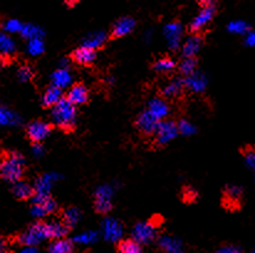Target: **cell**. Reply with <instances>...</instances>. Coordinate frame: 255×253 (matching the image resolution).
Returning a JSON list of instances; mask_svg holds the SVG:
<instances>
[{
	"mask_svg": "<svg viewBox=\"0 0 255 253\" xmlns=\"http://www.w3.org/2000/svg\"><path fill=\"white\" fill-rule=\"evenodd\" d=\"M26 171L25 158L16 150L0 149V179L9 183L22 180Z\"/></svg>",
	"mask_w": 255,
	"mask_h": 253,
	"instance_id": "6da1fadb",
	"label": "cell"
},
{
	"mask_svg": "<svg viewBox=\"0 0 255 253\" xmlns=\"http://www.w3.org/2000/svg\"><path fill=\"white\" fill-rule=\"evenodd\" d=\"M45 240H48V230L47 221L45 220H36L31 225L27 226L26 230L12 236L7 237L10 246H20V247H34L41 244Z\"/></svg>",
	"mask_w": 255,
	"mask_h": 253,
	"instance_id": "7a4b0ae2",
	"label": "cell"
},
{
	"mask_svg": "<svg viewBox=\"0 0 255 253\" xmlns=\"http://www.w3.org/2000/svg\"><path fill=\"white\" fill-rule=\"evenodd\" d=\"M53 126L57 127L65 133H72L76 129V116L77 109L65 97L61 98L56 106L52 107Z\"/></svg>",
	"mask_w": 255,
	"mask_h": 253,
	"instance_id": "3957f363",
	"label": "cell"
},
{
	"mask_svg": "<svg viewBox=\"0 0 255 253\" xmlns=\"http://www.w3.org/2000/svg\"><path fill=\"white\" fill-rule=\"evenodd\" d=\"M178 134V128L177 123L173 121H161L160 122L159 127H157L156 133L152 138V148L159 149V148L165 147L170 140H172L176 135Z\"/></svg>",
	"mask_w": 255,
	"mask_h": 253,
	"instance_id": "277c9868",
	"label": "cell"
},
{
	"mask_svg": "<svg viewBox=\"0 0 255 253\" xmlns=\"http://www.w3.org/2000/svg\"><path fill=\"white\" fill-rule=\"evenodd\" d=\"M160 119H157L150 111H144L137 116L134 126L139 132V134L144 138H152L156 133L157 127L160 124Z\"/></svg>",
	"mask_w": 255,
	"mask_h": 253,
	"instance_id": "5b68a950",
	"label": "cell"
},
{
	"mask_svg": "<svg viewBox=\"0 0 255 253\" xmlns=\"http://www.w3.org/2000/svg\"><path fill=\"white\" fill-rule=\"evenodd\" d=\"M34 205L31 212L36 217H45L57 211V204L48 193H36L32 198Z\"/></svg>",
	"mask_w": 255,
	"mask_h": 253,
	"instance_id": "8992f818",
	"label": "cell"
},
{
	"mask_svg": "<svg viewBox=\"0 0 255 253\" xmlns=\"http://www.w3.org/2000/svg\"><path fill=\"white\" fill-rule=\"evenodd\" d=\"M53 128H55V126L52 123H47V122L36 119V121L27 124V127L25 128V135L32 144H39L50 135Z\"/></svg>",
	"mask_w": 255,
	"mask_h": 253,
	"instance_id": "52a82bcc",
	"label": "cell"
},
{
	"mask_svg": "<svg viewBox=\"0 0 255 253\" xmlns=\"http://www.w3.org/2000/svg\"><path fill=\"white\" fill-rule=\"evenodd\" d=\"M214 15H216V6L210 5V6H205L201 9L200 14L193 19V21L188 25L187 31L191 35H197L205 30V27L210 24L213 20Z\"/></svg>",
	"mask_w": 255,
	"mask_h": 253,
	"instance_id": "ba28073f",
	"label": "cell"
},
{
	"mask_svg": "<svg viewBox=\"0 0 255 253\" xmlns=\"http://www.w3.org/2000/svg\"><path fill=\"white\" fill-rule=\"evenodd\" d=\"M242 201H243V190L238 186H226L223 190L222 205L224 209L231 211L241 210Z\"/></svg>",
	"mask_w": 255,
	"mask_h": 253,
	"instance_id": "9c48e42d",
	"label": "cell"
},
{
	"mask_svg": "<svg viewBox=\"0 0 255 253\" xmlns=\"http://www.w3.org/2000/svg\"><path fill=\"white\" fill-rule=\"evenodd\" d=\"M135 27V20L132 17L124 16L121 17V19L117 20L113 25H112L111 32H109L108 40H117L121 39V37L127 36L128 34L134 30Z\"/></svg>",
	"mask_w": 255,
	"mask_h": 253,
	"instance_id": "30bf717a",
	"label": "cell"
},
{
	"mask_svg": "<svg viewBox=\"0 0 255 253\" xmlns=\"http://www.w3.org/2000/svg\"><path fill=\"white\" fill-rule=\"evenodd\" d=\"M70 58L72 60V62L77 63V65L83 66V67H91L97 58V51L94 48L82 46V47L73 50L70 53Z\"/></svg>",
	"mask_w": 255,
	"mask_h": 253,
	"instance_id": "8fae6325",
	"label": "cell"
},
{
	"mask_svg": "<svg viewBox=\"0 0 255 253\" xmlns=\"http://www.w3.org/2000/svg\"><path fill=\"white\" fill-rule=\"evenodd\" d=\"M65 98L73 106H83L89 102L88 88L83 83L77 82L70 87L68 92L66 93Z\"/></svg>",
	"mask_w": 255,
	"mask_h": 253,
	"instance_id": "7c38bea8",
	"label": "cell"
},
{
	"mask_svg": "<svg viewBox=\"0 0 255 253\" xmlns=\"http://www.w3.org/2000/svg\"><path fill=\"white\" fill-rule=\"evenodd\" d=\"M156 235V227L152 226L149 221L145 224H137L134 229L132 239L139 244H149L155 239Z\"/></svg>",
	"mask_w": 255,
	"mask_h": 253,
	"instance_id": "4fadbf2b",
	"label": "cell"
},
{
	"mask_svg": "<svg viewBox=\"0 0 255 253\" xmlns=\"http://www.w3.org/2000/svg\"><path fill=\"white\" fill-rule=\"evenodd\" d=\"M11 193L14 195V198L19 201H27L30 199L34 198V195L36 194L34 186L31 184H29L27 181L19 180L16 183H12Z\"/></svg>",
	"mask_w": 255,
	"mask_h": 253,
	"instance_id": "5bb4252c",
	"label": "cell"
},
{
	"mask_svg": "<svg viewBox=\"0 0 255 253\" xmlns=\"http://www.w3.org/2000/svg\"><path fill=\"white\" fill-rule=\"evenodd\" d=\"M47 230H48V240H56V239H63V237H67V235L70 234L72 227L68 226L67 224L57 219L52 220V221H47Z\"/></svg>",
	"mask_w": 255,
	"mask_h": 253,
	"instance_id": "9a60e30c",
	"label": "cell"
},
{
	"mask_svg": "<svg viewBox=\"0 0 255 253\" xmlns=\"http://www.w3.org/2000/svg\"><path fill=\"white\" fill-rule=\"evenodd\" d=\"M62 97H63L62 88H60V87L52 84V86L47 87L45 91V93H43L42 103H41L42 107L46 109L52 108L53 106H56V104L61 101V98H62Z\"/></svg>",
	"mask_w": 255,
	"mask_h": 253,
	"instance_id": "2e32d148",
	"label": "cell"
},
{
	"mask_svg": "<svg viewBox=\"0 0 255 253\" xmlns=\"http://www.w3.org/2000/svg\"><path fill=\"white\" fill-rule=\"evenodd\" d=\"M94 211L99 215H107L113 208V204L111 201V196L106 190H99L96 194L94 199Z\"/></svg>",
	"mask_w": 255,
	"mask_h": 253,
	"instance_id": "e0dca14e",
	"label": "cell"
},
{
	"mask_svg": "<svg viewBox=\"0 0 255 253\" xmlns=\"http://www.w3.org/2000/svg\"><path fill=\"white\" fill-rule=\"evenodd\" d=\"M75 242L70 239H56L48 245V253H75Z\"/></svg>",
	"mask_w": 255,
	"mask_h": 253,
	"instance_id": "ac0fdd59",
	"label": "cell"
},
{
	"mask_svg": "<svg viewBox=\"0 0 255 253\" xmlns=\"http://www.w3.org/2000/svg\"><path fill=\"white\" fill-rule=\"evenodd\" d=\"M203 43V36L201 34L191 35L190 39L187 40L182 46V56L183 57H191L196 56L198 50H201Z\"/></svg>",
	"mask_w": 255,
	"mask_h": 253,
	"instance_id": "d6986e66",
	"label": "cell"
},
{
	"mask_svg": "<svg viewBox=\"0 0 255 253\" xmlns=\"http://www.w3.org/2000/svg\"><path fill=\"white\" fill-rule=\"evenodd\" d=\"M116 251L117 253H144L141 245L132 237L119 240L116 245Z\"/></svg>",
	"mask_w": 255,
	"mask_h": 253,
	"instance_id": "ffe728a7",
	"label": "cell"
},
{
	"mask_svg": "<svg viewBox=\"0 0 255 253\" xmlns=\"http://www.w3.org/2000/svg\"><path fill=\"white\" fill-rule=\"evenodd\" d=\"M147 111L151 112L157 119L161 121V119H164L165 117H167V114H169L170 112V108L169 106H167L165 98H154L151 102H150L149 109H147Z\"/></svg>",
	"mask_w": 255,
	"mask_h": 253,
	"instance_id": "44dd1931",
	"label": "cell"
},
{
	"mask_svg": "<svg viewBox=\"0 0 255 253\" xmlns=\"http://www.w3.org/2000/svg\"><path fill=\"white\" fill-rule=\"evenodd\" d=\"M159 247L164 253H183L182 245L180 241L171 237L162 236L159 239Z\"/></svg>",
	"mask_w": 255,
	"mask_h": 253,
	"instance_id": "7402d4cb",
	"label": "cell"
},
{
	"mask_svg": "<svg viewBox=\"0 0 255 253\" xmlns=\"http://www.w3.org/2000/svg\"><path fill=\"white\" fill-rule=\"evenodd\" d=\"M151 67L154 68L156 72L161 73V75H167L171 73L176 67V62L169 56H162V57L157 58L154 63L151 65Z\"/></svg>",
	"mask_w": 255,
	"mask_h": 253,
	"instance_id": "603a6c76",
	"label": "cell"
},
{
	"mask_svg": "<svg viewBox=\"0 0 255 253\" xmlns=\"http://www.w3.org/2000/svg\"><path fill=\"white\" fill-rule=\"evenodd\" d=\"M57 217L60 220H62L65 224H67L68 226L72 227L78 221V219H80V211L76 208L60 209L57 211Z\"/></svg>",
	"mask_w": 255,
	"mask_h": 253,
	"instance_id": "cb8c5ba5",
	"label": "cell"
},
{
	"mask_svg": "<svg viewBox=\"0 0 255 253\" xmlns=\"http://www.w3.org/2000/svg\"><path fill=\"white\" fill-rule=\"evenodd\" d=\"M198 66V60L196 56H191V57H185L182 60V62L178 65V71H180V73L182 76H186V77H188V76L193 75L196 71V68H197Z\"/></svg>",
	"mask_w": 255,
	"mask_h": 253,
	"instance_id": "d4e9b609",
	"label": "cell"
},
{
	"mask_svg": "<svg viewBox=\"0 0 255 253\" xmlns=\"http://www.w3.org/2000/svg\"><path fill=\"white\" fill-rule=\"evenodd\" d=\"M108 37L104 32H94V34L89 35L88 37L85 40V45L87 47L94 48L96 51L101 50V48L104 47V43H106Z\"/></svg>",
	"mask_w": 255,
	"mask_h": 253,
	"instance_id": "484cf974",
	"label": "cell"
},
{
	"mask_svg": "<svg viewBox=\"0 0 255 253\" xmlns=\"http://www.w3.org/2000/svg\"><path fill=\"white\" fill-rule=\"evenodd\" d=\"M183 87H185V83H183L182 81H172V82L162 91V98H176V97L181 96V93L183 92Z\"/></svg>",
	"mask_w": 255,
	"mask_h": 253,
	"instance_id": "4316f807",
	"label": "cell"
},
{
	"mask_svg": "<svg viewBox=\"0 0 255 253\" xmlns=\"http://www.w3.org/2000/svg\"><path fill=\"white\" fill-rule=\"evenodd\" d=\"M181 25L178 22H172V24L167 25L165 29V34H166L167 39L171 41V45L176 46L178 43V39L181 36Z\"/></svg>",
	"mask_w": 255,
	"mask_h": 253,
	"instance_id": "83f0119b",
	"label": "cell"
},
{
	"mask_svg": "<svg viewBox=\"0 0 255 253\" xmlns=\"http://www.w3.org/2000/svg\"><path fill=\"white\" fill-rule=\"evenodd\" d=\"M52 81L55 86L60 87V88H65V87L68 86L71 82V76L67 71L62 68V70H57L53 73Z\"/></svg>",
	"mask_w": 255,
	"mask_h": 253,
	"instance_id": "f1b7e54d",
	"label": "cell"
},
{
	"mask_svg": "<svg viewBox=\"0 0 255 253\" xmlns=\"http://www.w3.org/2000/svg\"><path fill=\"white\" fill-rule=\"evenodd\" d=\"M17 76H19L20 81H22V82L32 80L34 78V68L29 63H25V65L20 66L19 71H17Z\"/></svg>",
	"mask_w": 255,
	"mask_h": 253,
	"instance_id": "f546056e",
	"label": "cell"
},
{
	"mask_svg": "<svg viewBox=\"0 0 255 253\" xmlns=\"http://www.w3.org/2000/svg\"><path fill=\"white\" fill-rule=\"evenodd\" d=\"M0 50H2L4 52H10V51L14 50V43L10 40V37L2 31H0Z\"/></svg>",
	"mask_w": 255,
	"mask_h": 253,
	"instance_id": "4dcf8cb0",
	"label": "cell"
},
{
	"mask_svg": "<svg viewBox=\"0 0 255 253\" xmlns=\"http://www.w3.org/2000/svg\"><path fill=\"white\" fill-rule=\"evenodd\" d=\"M241 152H242V154H243V157L247 159V162H248L249 167L254 168L255 155H254V147H253V145H247V147L242 148Z\"/></svg>",
	"mask_w": 255,
	"mask_h": 253,
	"instance_id": "1f68e13d",
	"label": "cell"
},
{
	"mask_svg": "<svg viewBox=\"0 0 255 253\" xmlns=\"http://www.w3.org/2000/svg\"><path fill=\"white\" fill-rule=\"evenodd\" d=\"M181 196H182V201L190 204V203H193V201H196V199H197V193H196L192 188H187V186H185V188L182 189V194H181Z\"/></svg>",
	"mask_w": 255,
	"mask_h": 253,
	"instance_id": "d6a6232c",
	"label": "cell"
},
{
	"mask_svg": "<svg viewBox=\"0 0 255 253\" xmlns=\"http://www.w3.org/2000/svg\"><path fill=\"white\" fill-rule=\"evenodd\" d=\"M1 29L6 30V31H10V32H16L22 29V25L20 24L17 20H7V21H5L4 24L1 25Z\"/></svg>",
	"mask_w": 255,
	"mask_h": 253,
	"instance_id": "836d02e7",
	"label": "cell"
},
{
	"mask_svg": "<svg viewBox=\"0 0 255 253\" xmlns=\"http://www.w3.org/2000/svg\"><path fill=\"white\" fill-rule=\"evenodd\" d=\"M216 253H244L243 250L239 246L232 244H223L219 246V249L217 250Z\"/></svg>",
	"mask_w": 255,
	"mask_h": 253,
	"instance_id": "e575fe53",
	"label": "cell"
},
{
	"mask_svg": "<svg viewBox=\"0 0 255 253\" xmlns=\"http://www.w3.org/2000/svg\"><path fill=\"white\" fill-rule=\"evenodd\" d=\"M229 29H231V31H234V32H243L248 29V26H247L246 22L236 21V22H232V24L229 25Z\"/></svg>",
	"mask_w": 255,
	"mask_h": 253,
	"instance_id": "d590c367",
	"label": "cell"
},
{
	"mask_svg": "<svg viewBox=\"0 0 255 253\" xmlns=\"http://www.w3.org/2000/svg\"><path fill=\"white\" fill-rule=\"evenodd\" d=\"M43 46H42V42L40 41L39 39H32V41L30 42V51H31L32 53H40L42 51Z\"/></svg>",
	"mask_w": 255,
	"mask_h": 253,
	"instance_id": "8d00e7d4",
	"label": "cell"
},
{
	"mask_svg": "<svg viewBox=\"0 0 255 253\" xmlns=\"http://www.w3.org/2000/svg\"><path fill=\"white\" fill-rule=\"evenodd\" d=\"M0 253H12L10 251V244L7 237H0Z\"/></svg>",
	"mask_w": 255,
	"mask_h": 253,
	"instance_id": "74e56055",
	"label": "cell"
},
{
	"mask_svg": "<svg viewBox=\"0 0 255 253\" xmlns=\"http://www.w3.org/2000/svg\"><path fill=\"white\" fill-rule=\"evenodd\" d=\"M196 1H197L201 6L205 7V6H210V5H214L216 0H196Z\"/></svg>",
	"mask_w": 255,
	"mask_h": 253,
	"instance_id": "f35d334b",
	"label": "cell"
},
{
	"mask_svg": "<svg viewBox=\"0 0 255 253\" xmlns=\"http://www.w3.org/2000/svg\"><path fill=\"white\" fill-rule=\"evenodd\" d=\"M63 1H65L66 4L68 5V6H73V5L77 4V2L80 1V0H63Z\"/></svg>",
	"mask_w": 255,
	"mask_h": 253,
	"instance_id": "ab89813d",
	"label": "cell"
},
{
	"mask_svg": "<svg viewBox=\"0 0 255 253\" xmlns=\"http://www.w3.org/2000/svg\"><path fill=\"white\" fill-rule=\"evenodd\" d=\"M83 253H91V252H89V251H85Z\"/></svg>",
	"mask_w": 255,
	"mask_h": 253,
	"instance_id": "60d3db41",
	"label": "cell"
}]
</instances>
